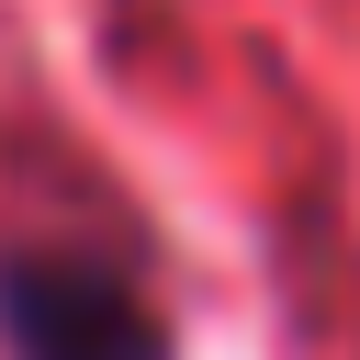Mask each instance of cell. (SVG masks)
Returning <instances> with one entry per match:
<instances>
[{
    "label": "cell",
    "instance_id": "cell-1",
    "mask_svg": "<svg viewBox=\"0 0 360 360\" xmlns=\"http://www.w3.org/2000/svg\"><path fill=\"white\" fill-rule=\"evenodd\" d=\"M0 360H169V315L90 248H0Z\"/></svg>",
    "mask_w": 360,
    "mask_h": 360
}]
</instances>
